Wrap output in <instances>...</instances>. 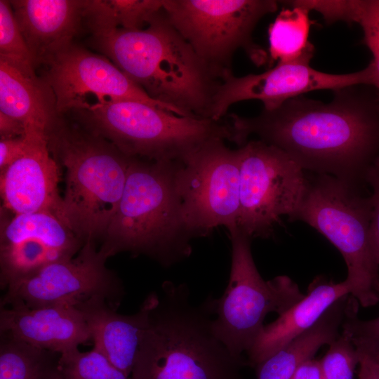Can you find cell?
Listing matches in <instances>:
<instances>
[{
  "instance_id": "17",
  "label": "cell",
  "mask_w": 379,
  "mask_h": 379,
  "mask_svg": "<svg viewBox=\"0 0 379 379\" xmlns=\"http://www.w3.org/2000/svg\"><path fill=\"white\" fill-rule=\"evenodd\" d=\"M13 12L35 67L67 51L84 23L86 1L12 0Z\"/></svg>"
},
{
  "instance_id": "27",
  "label": "cell",
  "mask_w": 379,
  "mask_h": 379,
  "mask_svg": "<svg viewBox=\"0 0 379 379\" xmlns=\"http://www.w3.org/2000/svg\"><path fill=\"white\" fill-rule=\"evenodd\" d=\"M0 60L36 77L35 65L15 18L10 1L0 0Z\"/></svg>"
},
{
  "instance_id": "14",
  "label": "cell",
  "mask_w": 379,
  "mask_h": 379,
  "mask_svg": "<svg viewBox=\"0 0 379 379\" xmlns=\"http://www.w3.org/2000/svg\"><path fill=\"white\" fill-rule=\"evenodd\" d=\"M51 87L58 114L111 101H135L172 112L150 98L107 57L73 44L48 67L44 77Z\"/></svg>"
},
{
  "instance_id": "3",
  "label": "cell",
  "mask_w": 379,
  "mask_h": 379,
  "mask_svg": "<svg viewBox=\"0 0 379 379\" xmlns=\"http://www.w3.org/2000/svg\"><path fill=\"white\" fill-rule=\"evenodd\" d=\"M147 317L131 379H244V357L214 333L215 298L191 302L185 284L169 281L143 301Z\"/></svg>"
},
{
  "instance_id": "35",
  "label": "cell",
  "mask_w": 379,
  "mask_h": 379,
  "mask_svg": "<svg viewBox=\"0 0 379 379\" xmlns=\"http://www.w3.org/2000/svg\"><path fill=\"white\" fill-rule=\"evenodd\" d=\"M291 379H322L320 361L313 358L304 362Z\"/></svg>"
},
{
  "instance_id": "25",
  "label": "cell",
  "mask_w": 379,
  "mask_h": 379,
  "mask_svg": "<svg viewBox=\"0 0 379 379\" xmlns=\"http://www.w3.org/2000/svg\"><path fill=\"white\" fill-rule=\"evenodd\" d=\"M322 14L328 24L343 21L361 26L363 42L373 55L369 63L371 86L375 88L379 103V0H328L324 3Z\"/></svg>"
},
{
  "instance_id": "9",
  "label": "cell",
  "mask_w": 379,
  "mask_h": 379,
  "mask_svg": "<svg viewBox=\"0 0 379 379\" xmlns=\"http://www.w3.org/2000/svg\"><path fill=\"white\" fill-rule=\"evenodd\" d=\"M175 29L197 54L214 69H231L234 53L243 49L257 65L265 64V51L253 40L259 21L274 13V0H162Z\"/></svg>"
},
{
  "instance_id": "13",
  "label": "cell",
  "mask_w": 379,
  "mask_h": 379,
  "mask_svg": "<svg viewBox=\"0 0 379 379\" xmlns=\"http://www.w3.org/2000/svg\"><path fill=\"white\" fill-rule=\"evenodd\" d=\"M312 58L289 62H277L260 74L236 77L232 69L225 72L213 98L211 119L222 120L232 105L250 100H260L264 109L278 108L286 101L318 90L333 91L346 87L371 86L372 72L369 65L364 69L348 74H330L312 68Z\"/></svg>"
},
{
  "instance_id": "2",
  "label": "cell",
  "mask_w": 379,
  "mask_h": 379,
  "mask_svg": "<svg viewBox=\"0 0 379 379\" xmlns=\"http://www.w3.org/2000/svg\"><path fill=\"white\" fill-rule=\"evenodd\" d=\"M86 25L93 46L152 99L182 116L211 119L223 74L206 64L172 25L163 8L141 29L119 27L105 13Z\"/></svg>"
},
{
  "instance_id": "5",
  "label": "cell",
  "mask_w": 379,
  "mask_h": 379,
  "mask_svg": "<svg viewBox=\"0 0 379 379\" xmlns=\"http://www.w3.org/2000/svg\"><path fill=\"white\" fill-rule=\"evenodd\" d=\"M46 135L52 157L65 169L63 221L84 243L101 240L122 197L132 157L63 114Z\"/></svg>"
},
{
  "instance_id": "31",
  "label": "cell",
  "mask_w": 379,
  "mask_h": 379,
  "mask_svg": "<svg viewBox=\"0 0 379 379\" xmlns=\"http://www.w3.org/2000/svg\"><path fill=\"white\" fill-rule=\"evenodd\" d=\"M365 181L371 189V237L379 267V157L368 169Z\"/></svg>"
},
{
  "instance_id": "22",
  "label": "cell",
  "mask_w": 379,
  "mask_h": 379,
  "mask_svg": "<svg viewBox=\"0 0 379 379\" xmlns=\"http://www.w3.org/2000/svg\"><path fill=\"white\" fill-rule=\"evenodd\" d=\"M0 112L22 122L29 131L46 132L58 115L53 93L45 81L0 60Z\"/></svg>"
},
{
  "instance_id": "4",
  "label": "cell",
  "mask_w": 379,
  "mask_h": 379,
  "mask_svg": "<svg viewBox=\"0 0 379 379\" xmlns=\"http://www.w3.org/2000/svg\"><path fill=\"white\" fill-rule=\"evenodd\" d=\"M179 163L131 157L122 197L101 239L100 248L109 257L126 252L170 267L190 255L195 237L176 190Z\"/></svg>"
},
{
  "instance_id": "10",
  "label": "cell",
  "mask_w": 379,
  "mask_h": 379,
  "mask_svg": "<svg viewBox=\"0 0 379 379\" xmlns=\"http://www.w3.org/2000/svg\"><path fill=\"white\" fill-rule=\"evenodd\" d=\"M239 149L237 227L251 239H267L282 216L289 219L298 209L307 173L283 150L259 139L248 140Z\"/></svg>"
},
{
  "instance_id": "16",
  "label": "cell",
  "mask_w": 379,
  "mask_h": 379,
  "mask_svg": "<svg viewBox=\"0 0 379 379\" xmlns=\"http://www.w3.org/2000/svg\"><path fill=\"white\" fill-rule=\"evenodd\" d=\"M26 134L29 143L25 154L0 171L1 207L13 215L49 212L63 221L60 166L49 151L46 133Z\"/></svg>"
},
{
  "instance_id": "6",
  "label": "cell",
  "mask_w": 379,
  "mask_h": 379,
  "mask_svg": "<svg viewBox=\"0 0 379 379\" xmlns=\"http://www.w3.org/2000/svg\"><path fill=\"white\" fill-rule=\"evenodd\" d=\"M68 114L125 154L151 161L183 162L212 139L233 140L228 120L180 116L140 102L95 103Z\"/></svg>"
},
{
  "instance_id": "33",
  "label": "cell",
  "mask_w": 379,
  "mask_h": 379,
  "mask_svg": "<svg viewBox=\"0 0 379 379\" xmlns=\"http://www.w3.org/2000/svg\"><path fill=\"white\" fill-rule=\"evenodd\" d=\"M29 143L27 134L22 137L0 140V171L23 156Z\"/></svg>"
},
{
  "instance_id": "11",
  "label": "cell",
  "mask_w": 379,
  "mask_h": 379,
  "mask_svg": "<svg viewBox=\"0 0 379 379\" xmlns=\"http://www.w3.org/2000/svg\"><path fill=\"white\" fill-rule=\"evenodd\" d=\"M222 138L202 145L178 164L175 185L184 219L194 237H205L218 226L237 227L240 211L239 149Z\"/></svg>"
},
{
  "instance_id": "19",
  "label": "cell",
  "mask_w": 379,
  "mask_h": 379,
  "mask_svg": "<svg viewBox=\"0 0 379 379\" xmlns=\"http://www.w3.org/2000/svg\"><path fill=\"white\" fill-rule=\"evenodd\" d=\"M347 295H350V290L345 280L334 283L324 276L316 277L300 301L264 326L247 352V364L255 368L281 347L311 328L335 302Z\"/></svg>"
},
{
  "instance_id": "30",
  "label": "cell",
  "mask_w": 379,
  "mask_h": 379,
  "mask_svg": "<svg viewBox=\"0 0 379 379\" xmlns=\"http://www.w3.org/2000/svg\"><path fill=\"white\" fill-rule=\"evenodd\" d=\"M357 313L358 307L352 310L342 328L352 337L362 340L379 354V317L361 320L358 318Z\"/></svg>"
},
{
  "instance_id": "23",
  "label": "cell",
  "mask_w": 379,
  "mask_h": 379,
  "mask_svg": "<svg viewBox=\"0 0 379 379\" xmlns=\"http://www.w3.org/2000/svg\"><path fill=\"white\" fill-rule=\"evenodd\" d=\"M60 354L0 333V379H58Z\"/></svg>"
},
{
  "instance_id": "1",
  "label": "cell",
  "mask_w": 379,
  "mask_h": 379,
  "mask_svg": "<svg viewBox=\"0 0 379 379\" xmlns=\"http://www.w3.org/2000/svg\"><path fill=\"white\" fill-rule=\"evenodd\" d=\"M363 86L334 91L327 103L300 95L255 117L230 114L233 142L241 147L250 135H257L307 172L363 188L368 169L379 157L377 93Z\"/></svg>"
},
{
  "instance_id": "15",
  "label": "cell",
  "mask_w": 379,
  "mask_h": 379,
  "mask_svg": "<svg viewBox=\"0 0 379 379\" xmlns=\"http://www.w3.org/2000/svg\"><path fill=\"white\" fill-rule=\"evenodd\" d=\"M1 207L0 286L3 290L54 262L74 258L84 241L49 212L13 215Z\"/></svg>"
},
{
  "instance_id": "18",
  "label": "cell",
  "mask_w": 379,
  "mask_h": 379,
  "mask_svg": "<svg viewBox=\"0 0 379 379\" xmlns=\"http://www.w3.org/2000/svg\"><path fill=\"white\" fill-rule=\"evenodd\" d=\"M0 333L60 354L91 340L81 312L67 305L29 307L16 302L1 307Z\"/></svg>"
},
{
  "instance_id": "26",
  "label": "cell",
  "mask_w": 379,
  "mask_h": 379,
  "mask_svg": "<svg viewBox=\"0 0 379 379\" xmlns=\"http://www.w3.org/2000/svg\"><path fill=\"white\" fill-rule=\"evenodd\" d=\"M58 379H131L98 349L79 348L60 354Z\"/></svg>"
},
{
  "instance_id": "24",
  "label": "cell",
  "mask_w": 379,
  "mask_h": 379,
  "mask_svg": "<svg viewBox=\"0 0 379 379\" xmlns=\"http://www.w3.org/2000/svg\"><path fill=\"white\" fill-rule=\"evenodd\" d=\"M310 11L299 6L284 8L268 27L271 62H289L312 58L314 45L309 39Z\"/></svg>"
},
{
  "instance_id": "32",
  "label": "cell",
  "mask_w": 379,
  "mask_h": 379,
  "mask_svg": "<svg viewBox=\"0 0 379 379\" xmlns=\"http://www.w3.org/2000/svg\"><path fill=\"white\" fill-rule=\"evenodd\" d=\"M350 337L359 354L357 379H379V354L362 340Z\"/></svg>"
},
{
  "instance_id": "28",
  "label": "cell",
  "mask_w": 379,
  "mask_h": 379,
  "mask_svg": "<svg viewBox=\"0 0 379 379\" xmlns=\"http://www.w3.org/2000/svg\"><path fill=\"white\" fill-rule=\"evenodd\" d=\"M328 345L319 359L322 379H354L359 354L350 334L342 328L339 336Z\"/></svg>"
},
{
  "instance_id": "34",
  "label": "cell",
  "mask_w": 379,
  "mask_h": 379,
  "mask_svg": "<svg viewBox=\"0 0 379 379\" xmlns=\"http://www.w3.org/2000/svg\"><path fill=\"white\" fill-rule=\"evenodd\" d=\"M27 128L20 121L0 112V140L25 135Z\"/></svg>"
},
{
  "instance_id": "12",
  "label": "cell",
  "mask_w": 379,
  "mask_h": 379,
  "mask_svg": "<svg viewBox=\"0 0 379 379\" xmlns=\"http://www.w3.org/2000/svg\"><path fill=\"white\" fill-rule=\"evenodd\" d=\"M109 256L86 241L74 258L51 264L6 289L1 307L20 302L29 307H76L93 297L117 309L125 295L121 280L106 265Z\"/></svg>"
},
{
  "instance_id": "8",
  "label": "cell",
  "mask_w": 379,
  "mask_h": 379,
  "mask_svg": "<svg viewBox=\"0 0 379 379\" xmlns=\"http://www.w3.org/2000/svg\"><path fill=\"white\" fill-rule=\"evenodd\" d=\"M230 232L232 262L227 288L215 298L213 331L236 357L242 358L260 335L265 317L281 315L304 296L288 277L265 281L260 274L251 252V238L238 227Z\"/></svg>"
},
{
  "instance_id": "21",
  "label": "cell",
  "mask_w": 379,
  "mask_h": 379,
  "mask_svg": "<svg viewBox=\"0 0 379 379\" xmlns=\"http://www.w3.org/2000/svg\"><path fill=\"white\" fill-rule=\"evenodd\" d=\"M359 306L351 295L335 302L309 330L297 336L256 367L257 379H291L296 370L313 358L324 345H330L341 333L350 312Z\"/></svg>"
},
{
  "instance_id": "7",
  "label": "cell",
  "mask_w": 379,
  "mask_h": 379,
  "mask_svg": "<svg viewBox=\"0 0 379 379\" xmlns=\"http://www.w3.org/2000/svg\"><path fill=\"white\" fill-rule=\"evenodd\" d=\"M307 173L303 199L289 222L302 221L328 239L343 257L350 295L368 307L379 302V267L371 237L370 195L327 174Z\"/></svg>"
},
{
  "instance_id": "29",
  "label": "cell",
  "mask_w": 379,
  "mask_h": 379,
  "mask_svg": "<svg viewBox=\"0 0 379 379\" xmlns=\"http://www.w3.org/2000/svg\"><path fill=\"white\" fill-rule=\"evenodd\" d=\"M114 20L119 27L141 29L163 8L162 0H107Z\"/></svg>"
},
{
  "instance_id": "20",
  "label": "cell",
  "mask_w": 379,
  "mask_h": 379,
  "mask_svg": "<svg viewBox=\"0 0 379 379\" xmlns=\"http://www.w3.org/2000/svg\"><path fill=\"white\" fill-rule=\"evenodd\" d=\"M88 325L94 347L126 375L131 376L141 335L146 325L147 310L144 302L132 314H122L100 297L78 304Z\"/></svg>"
}]
</instances>
